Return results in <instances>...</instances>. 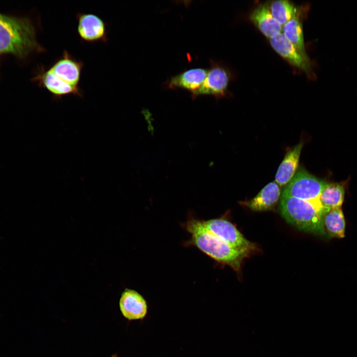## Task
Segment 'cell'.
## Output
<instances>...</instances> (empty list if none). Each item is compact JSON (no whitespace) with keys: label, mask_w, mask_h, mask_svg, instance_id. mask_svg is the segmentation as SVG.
Here are the masks:
<instances>
[{"label":"cell","mask_w":357,"mask_h":357,"mask_svg":"<svg viewBox=\"0 0 357 357\" xmlns=\"http://www.w3.org/2000/svg\"><path fill=\"white\" fill-rule=\"evenodd\" d=\"M84 63L64 50L61 56L49 67L50 70L66 83L79 87Z\"/></svg>","instance_id":"9c48e42d"},{"label":"cell","mask_w":357,"mask_h":357,"mask_svg":"<svg viewBox=\"0 0 357 357\" xmlns=\"http://www.w3.org/2000/svg\"><path fill=\"white\" fill-rule=\"evenodd\" d=\"M280 208L284 219L298 229L314 234L326 235L322 215L327 209L323 208L320 203L282 196Z\"/></svg>","instance_id":"3957f363"},{"label":"cell","mask_w":357,"mask_h":357,"mask_svg":"<svg viewBox=\"0 0 357 357\" xmlns=\"http://www.w3.org/2000/svg\"><path fill=\"white\" fill-rule=\"evenodd\" d=\"M281 195L280 186L275 182L269 183L245 205L253 211H262L272 209Z\"/></svg>","instance_id":"5bb4252c"},{"label":"cell","mask_w":357,"mask_h":357,"mask_svg":"<svg viewBox=\"0 0 357 357\" xmlns=\"http://www.w3.org/2000/svg\"><path fill=\"white\" fill-rule=\"evenodd\" d=\"M327 183L299 170L286 184L282 196L319 203L320 195Z\"/></svg>","instance_id":"5b68a950"},{"label":"cell","mask_w":357,"mask_h":357,"mask_svg":"<svg viewBox=\"0 0 357 357\" xmlns=\"http://www.w3.org/2000/svg\"><path fill=\"white\" fill-rule=\"evenodd\" d=\"M112 357H117V355H115H115H113L112 356Z\"/></svg>","instance_id":"ffe728a7"},{"label":"cell","mask_w":357,"mask_h":357,"mask_svg":"<svg viewBox=\"0 0 357 357\" xmlns=\"http://www.w3.org/2000/svg\"><path fill=\"white\" fill-rule=\"evenodd\" d=\"M233 76L227 66L211 59L204 81L198 89L191 93L192 98L195 99L203 95L213 96L216 99L226 97Z\"/></svg>","instance_id":"277c9868"},{"label":"cell","mask_w":357,"mask_h":357,"mask_svg":"<svg viewBox=\"0 0 357 357\" xmlns=\"http://www.w3.org/2000/svg\"><path fill=\"white\" fill-rule=\"evenodd\" d=\"M208 69L193 68L173 76L164 83L167 88L186 89L191 93L198 89L206 77Z\"/></svg>","instance_id":"8fae6325"},{"label":"cell","mask_w":357,"mask_h":357,"mask_svg":"<svg viewBox=\"0 0 357 357\" xmlns=\"http://www.w3.org/2000/svg\"><path fill=\"white\" fill-rule=\"evenodd\" d=\"M301 12L300 8L298 12L282 26V33L303 57L309 59L304 42Z\"/></svg>","instance_id":"2e32d148"},{"label":"cell","mask_w":357,"mask_h":357,"mask_svg":"<svg viewBox=\"0 0 357 357\" xmlns=\"http://www.w3.org/2000/svg\"><path fill=\"white\" fill-rule=\"evenodd\" d=\"M76 18L77 33L82 41L87 43L107 42V24L99 16L90 12H78Z\"/></svg>","instance_id":"ba28073f"},{"label":"cell","mask_w":357,"mask_h":357,"mask_svg":"<svg viewBox=\"0 0 357 357\" xmlns=\"http://www.w3.org/2000/svg\"><path fill=\"white\" fill-rule=\"evenodd\" d=\"M302 146L303 143L300 142L289 151L279 166L275 181L280 186L287 184L295 176Z\"/></svg>","instance_id":"9a60e30c"},{"label":"cell","mask_w":357,"mask_h":357,"mask_svg":"<svg viewBox=\"0 0 357 357\" xmlns=\"http://www.w3.org/2000/svg\"><path fill=\"white\" fill-rule=\"evenodd\" d=\"M249 19L268 39L282 31V26L273 17L266 3H261L255 7L250 13Z\"/></svg>","instance_id":"7c38bea8"},{"label":"cell","mask_w":357,"mask_h":357,"mask_svg":"<svg viewBox=\"0 0 357 357\" xmlns=\"http://www.w3.org/2000/svg\"><path fill=\"white\" fill-rule=\"evenodd\" d=\"M266 4L273 17L282 26L291 20L300 8L287 0L268 1Z\"/></svg>","instance_id":"d6986e66"},{"label":"cell","mask_w":357,"mask_h":357,"mask_svg":"<svg viewBox=\"0 0 357 357\" xmlns=\"http://www.w3.org/2000/svg\"><path fill=\"white\" fill-rule=\"evenodd\" d=\"M322 223L326 235L338 238L345 237L346 223L341 207L326 210L322 215Z\"/></svg>","instance_id":"e0dca14e"},{"label":"cell","mask_w":357,"mask_h":357,"mask_svg":"<svg viewBox=\"0 0 357 357\" xmlns=\"http://www.w3.org/2000/svg\"><path fill=\"white\" fill-rule=\"evenodd\" d=\"M191 236L188 242L217 262L227 265L235 271L240 270L243 260L250 253L234 247L208 231L202 220L190 217L184 225Z\"/></svg>","instance_id":"6da1fadb"},{"label":"cell","mask_w":357,"mask_h":357,"mask_svg":"<svg viewBox=\"0 0 357 357\" xmlns=\"http://www.w3.org/2000/svg\"><path fill=\"white\" fill-rule=\"evenodd\" d=\"M269 41L273 50L291 65L303 71L309 78H316L310 59L303 57L282 32Z\"/></svg>","instance_id":"52a82bcc"},{"label":"cell","mask_w":357,"mask_h":357,"mask_svg":"<svg viewBox=\"0 0 357 357\" xmlns=\"http://www.w3.org/2000/svg\"><path fill=\"white\" fill-rule=\"evenodd\" d=\"M345 194V185L342 183H327L319 198L323 208L330 209L341 207Z\"/></svg>","instance_id":"ac0fdd59"},{"label":"cell","mask_w":357,"mask_h":357,"mask_svg":"<svg viewBox=\"0 0 357 357\" xmlns=\"http://www.w3.org/2000/svg\"><path fill=\"white\" fill-rule=\"evenodd\" d=\"M44 51L37 42L36 28L30 19L0 13V53L23 58Z\"/></svg>","instance_id":"7a4b0ae2"},{"label":"cell","mask_w":357,"mask_h":357,"mask_svg":"<svg viewBox=\"0 0 357 357\" xmlns=\"http://www.w3.org/2000/svg\"><path fill=\"white\" fill-rule=\"evenodd\" d=\"M119 304L122 314L128 320L142 319L147 311L145 299L134 290L125 289L121 295Z\"/></svg>","instance_id":"4fadbf2b"},{"label":"cell","mask_w":357,"mask_h":357,"mask_svg":"<svg viewBox=\"0 0 357 357\" xmlns=\"http://www.w3.org/2000/svg\"><path fill=\"white\" fill-rule=\"evenodd\" d=\"M202 222L208 231L230 245L249 253L255 249L254 244L226 219L214 218L202 220Z\"/></svg>","instance_id":"8992f818"},{"label":"cell","mask_w":357,"mask_h":357,"mask_svg":"<svg viewBox=\"0 0 357 357\" xmlns=\"http://www.w3.org/2000/svg\"><path fill=\"white\" fill-rule=\"evenodd\" d=\"M39 71L35 79L55 99H61L64 96L70 95L82 97V92L79 87L73 86L63 81L54 74L49 68H42Z\"/></svg>","instance_id":"30bf717a"}]
</instances>
